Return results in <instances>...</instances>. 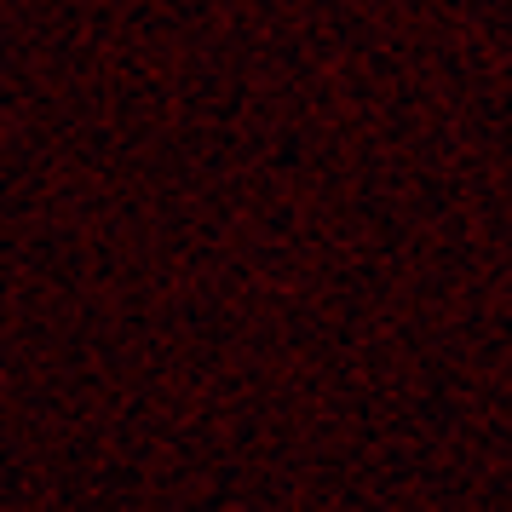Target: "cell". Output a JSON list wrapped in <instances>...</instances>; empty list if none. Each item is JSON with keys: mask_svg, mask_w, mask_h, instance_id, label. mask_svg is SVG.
Listing matches in <instances>:
<instances>
[]
</instances>
